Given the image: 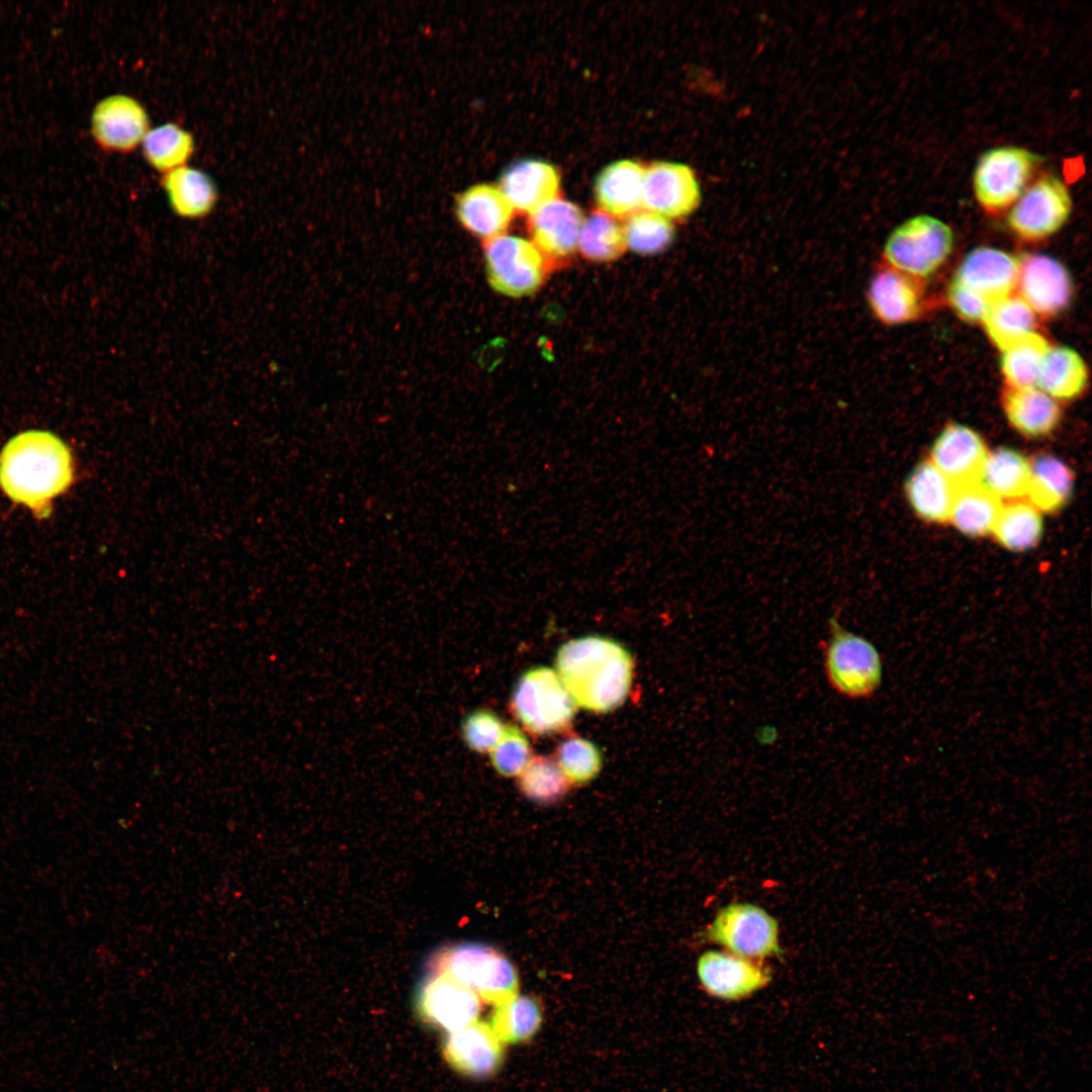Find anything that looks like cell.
Instances as JSON below:
<instances>
[{"label":"cell","instance_id":"obj_38","mask_svg":"<svg viewBox=\"0 0 1092 1092\" xmlns=\"http://www.w3.org/2000/svg\"><path fill=\"white\" fill-rule=\"evenodd\" d=\"M623 228L626 246L639 254L662 252L674 238V228L669 219L646 210L627 217Z\"/></svg>","mask_w":1092,"mask_h":1092},{"label":"cell","instance_id":"obj_39","mask_svg":"<svg viewBox=\"0 0 1092 1092\" xmlns=\"http://www.w3.org/2000/svg\"><path fill=\"white\" fill-rule=\"evenodd\" d=\"M557 759L567 780L575 784L589 782L602 766V756L597 746L578 736L567 738L559 745Z\"/></svg>","mask_w":1092,"mask_h":1092},{"label":"cell","instance_id":"obj_24","mask_svg":"<svg viewBox=\"0 0 1092 1092\" xmlns=\"http://www.w3.org/2000/svg\"><path fill=\"white\" fill-rule=\"evenodd\" d=\"M1002 406L1010 425L1033 438L1051 434L1062 416L1057 400L1038 387H1007L1002 394Z\"/></svg>","mask_w":1092,"mask_h":1092},{"label":"cell","instance_id":"obj_36","mask_svg":"<svg viewBox=\"0 0 1092 1092\" xmlns=\"http://www.w3.org/2000/svg\"><path fill=\"white\" fill-rule=\"evenodd\" d=\"M626 247L624 228L614 216L599 210L583 220L578 249L585 259L613 261L622 256Z\"/></svg>","mask_w":1092,"mask_h":1092},{"label":"cell","instance_id":"obj_30","mask_svg":"<svg viewBox=\"0 0 1092 1092\" xmlns=\"http://www.w3.org/2000/svg\"><path fill=\"white\" fill-rule=\"evenodd\" d=\"M1030 462V476L1026 495L1038 511L1053 512L1069 499L1073 488V474L1060 459L1041 454Z\"/></svg>","mask_w":1092,"mask_h":1092},{"label":"cell","instance_id":"obj_31","mask_svg":"<svg viewBox=\"0 0 1092 1092\" xmlns=\"http://www.w3.org/2000/svg\"><path fill=\"white\" fill-rule=\"evenodd\" d=\"M1030 462L1019 452L999 448L987 454L980 483L999 498L1017 499L1027 492Z\"/></svg>","mask_w":1092,"mask_h":1092},{"label":"cell","instance_id":"obj_41","mask_svg":"<svg viewBox=\"0 0 1092 1092\" xmlns=\"http://www.w3.org/2000/svg\"><path fill=\"white\" fill-rule=\"evenodd\" d=\"M504 729L498 716L488 710H477L468 714L461 725L462 737L467 746L481 753L494 747Z\"/></svg>","mask_w":1092,"mask_h":1092},{"label":"cell","instance_id":"obj_32","mask_svg":"<svg viewBox=\"0 0 1092 1092\" xmlns=\"http://www.w3.org/2000/svg\"><path fill=\"white\" fill-rule=\"evenodd\" d=\"M1051 345L1036 331L1000 351V370L1007 387H1037L1044 357Z\"/></svg>","mask_w":1092,"mask_h":1092},{"label":"cell","instance_id":"obj_37","mask_svg":"<svg viewBox=\"0 0 1092 1092\" xmlns=\"http://www.w3.org/2000/svg\"><path fill=\"white\" fill-rule=\"evenodd\" d=\"M519 785L529 799L550 804L566 794L569 781L551 757L538 755L531 758L520 774Z\"/></svg>","mask_w":1092,"mask_h":1092},{"label":"cell","instance_id":"obj_21","mask_svg":"<svg viewBox=\"0 0 1092 1092\" xmlns=\"http://www.w3.org/2000/svg\"><path fill=\"white\" fill-rule=\"evenodd\" d=\"M498 188L514 210L531 214L558 197L560 176L549 163L525 160L503 174Z\"/></svg>","mask_w":1092,"mask_h":1092},{"label":"cell","instance_id":"obj_25","mask_svg":"<svg viewBox=\"0 0 1092 1092\" xmlns=\"http://www.w3.org/2000/svg\"><path fill=\"white\" fill-rule=\"evenodd\" d=\"M162 185L171 208L181 217H203L212 210L217 199L211 178L187 165L165 173Z\"/></svg>","mask_w":1092,"mask_h":1092},{"label":"cell","instance_id":"obj_6","mask_svg":"<svg viewBox=\"0 0 1092 1092\" xmlns=\"http://www.w3.org/2000/svg\"><path fill=\"white\" fill-rule=\"evenodd\" d=\"M1042 161V157L1016 146H1000L985 151L973 172V191L978 204L988 213L1008 210L1019 198Z\"/></svg>","mask_w":1092,"mask_h":1092},{"label":"cell","instance_id":"obj_2","mask_svg":"<svg viewBox=\"0 0 1092 1092\" xmlns=\"http://www.w3.org/2000/svg\"><path fill=\"white\" fill-rule=\"evenodd\" d=\"M556 667L575 706L596 713L619 707L632 681L629 652L618 642L598 635L563 644L556 656Z\"/></svg>","mask_w":1092,"mask_h":1092},{"label":"cell","instance_id":"obj_42","mask_svg":"<svg viewBox=\"0 0 1092 1092\" xmlns=\"http://www.w3.org/2000/svg\"><path fill=\"white\" fill-rule=\"evenodd\" d=\"M946 300L954 313L969 324L982 323L992 303L953 277L946 288Z\"/></svg>","mask_w":1092,"mask_h":1092},{"label":"cell","instance_id":"obj_8","mask_svg":"<svg viewBox=\"0 0 1092 1092\" xmlns=\"http://www.w3.org/2000/svg\"><path fill=\"white\" fill-rule=\"evenodd\" d=\"M1073 200L1067 184L1044 174L1030 182L1008 209L1007 225L1025 242H1039L1057 234L1068 221Z\"/></svg>","mask_w":1092,"mask_h":1092},{"label":"cell","instance_id":"obj_17","mask_svg":"<svg viewBox=\"0 0 1092 1092\" xmlns=\"http://www.w3.org/2000/svg\"><path fill=\"white\" fill-rule=\"evenodd\" d=\"M867 300L873 315L880 323L898 326L911 323L921 315L924 294L920 280L887 265L872 276Z\"/></svg>","mask_w":1092,"mask_h":1092},{"label":"cell","instance_id":"obj_13","mask_svg":"<svg viewBox=\"0 0 1092 1092\" xmlns=\"http://www.w3.org/2000/svg\"><path fill=\"white\" fill-rule=\"evenodd\" d=\"M416 1008L428 1025L451 1032L477 1020L480 998L446 975L427 972L416 994Z\"/></svg>","mask_w":1092,"mask_h":1092},{"label":"cell","instance_id":"obj_10","mask_svg":"<svg viewBox=\"0 0 1092 1092\" xmlns=\"http://www.w3.org/2000/svg\"><path fill=\"white\" fill-rule=\"evenodd\" d=\"M705 937L746 959L780 956L778 922L752 904H730L720 909Z\"/></svg>","mask_w":1092,"mask_h":1092},{"label":"cell","instance_id":"obj_4","mask_svg":"<svg viewBox=\"0 0 1092 1092\" xmlns=\"http://www.w3.org/2000/svg\"><path fill=\"white\" fill-rule=\"evenodd\" d=\"M823 646L824 671L830 687L850 699H868L880 689L883 666L877 648L866 638L829 619Z\"/></svg>","mask_w":1092,"mask_h":1092},{"label":"cell","instance_id":"obj_11","mask_svg":"<svg viewBox=\"0 0 1092 1092\" xmlns=\"http://www.w3.org/2000/svg\"><path fill=\"white\" fill-rule=\"evenodd\" d=\"M1017 295L1037 315L1052 317L1070 304L1074 286L1067 268L1043 254H1023L1018 258Z\"/></svg>","mask_w":1092,"mask_h":1092},{"label":"cell","instance_id":"obj_22","mask_svg":"<svg viewBox=\"0 0 1092 1092\" xmlns=\"http://www.w3.org/2000/svg\"><path fill=\"white\" fill-rule=\"evenodd\" d=\"M455 213L467 232L487 241L504 235L514 209L498 187L478 184L458 196Z\"/></svg>","mask_w":1092,"mask_h":1092},{"label":"cell","instance_id":"obj_28","mask_svg":"<svg viewBox=\"0 0 1092 1092\" xmlns=\"http://www.w3.org/2000/svg\"><path fill=\"white\" fill-rule=\"evenodd\" d=\"M1001 508V498L982 483H969L956 486L949 519L962 533L981 536L992 532Z\"/></svg>","mask_w":1092,"mask_h":1092},{"label":"cell","instance_id":"obj_9","mask_svg":"<svg viewBox=\"0 0 1092 1092\" xmlns=\"http://www.w3.org/2000/svg\"><path fill=\"white\" fill-rule=\"evenodd\" d=\"M485 271L497 292L521 297L537 291L550 270L537 248L522 238L500 235L484 242Z\"/></svg>","mask_w":1092,"mask_h":1092},{"label":"cell","instance_id":"obj_26","mask_svg":"<svg viewBox=\"0 0 1092 1092\" xmlns=\"http://www.w3.org/2000/svg\"><path fill=\"white\" fill-rule=\"evenodd\" d=\"M1088 384L1082 356L1068 346H1051L1042 363L1037 387L1056 400L1080 396Z\"/></svg>","mask_w":1092,"mask_h":1092},{"label":"cell","instance_id":"obj_16","mask_svg":"<svg viewBox=\"0 0 1092 1092\" xmlns=\"http://www.w3.org/2000/svg\"><path fill=\"white\" fill-rule=\"evenodd\" d=\"M150 129L144 106L134 98L116 94L99 101L91 115L92 135L106 151L127 153L139 145Z\"/></svg>","mask_w":1092,"mask_h":1092},{"label":"cell","instance_id":"obj_35","mask_svg":"<svg viewBox=\"0 0 1092 1092\" xmlns=\"http://www.w3.org/2000/svg\"><path fill=\"white\" fill-rule=\"evenodd\" d=\"M142 147L147 162L165 174L186 165L194 151V140L181 126L165 123L149 129Z\"/></svg>","mask_w":1092,"mask_h":1092},{"label":"cell","instance_id":"obj_14","mask_svg":"<svg viewBox=\"0 0 1092 1092\" xmlns=\"http://www.w3.org/2000/svg\"><path fill=\"white\" fill-rule=\"evenodd\" d=\"M583 220L576 204L559 197L530 214L532 244L541 253L549 269L565 263L578 249Z\"/></svg>","mask_w":1092,"mask_h":1092},{"label":"cell","instance_id":"obj_29","mask_svg":"<svg viewBox=\"0 0 1092 1092\" xmlns=\"http://www.w3.org/2000/svg\"><path fill=\"white\" fill-rule=\"evenodd\" d=\"M981 324L989 341L1002 351L1035 332L1036 314L1013 293L993 301Z\"/></svg>","mask_w":1092,"mask_h":1092},{"label":"cell","instance_id":"obj_19","mask_svg":"<svg viewBox=\"0 0 1092 1092\" xmlns=\"http://www.w3.org/2000/svg\"><path fill=\"white\" fill-rule=\"evenodd\" d=\"M988 452L973 429L951 424L942 430L931 449V463L954 486L980 482Z\"/></svg>","mask_w":1092,"mask_h":1092},{"label":"cell","instance_id":"obj_5","mask_svg":"<svg viewBox=\"0 0 1092 1092\" xmlns=\"http://www.w3.org/2000/svg\"><path fill=\"white\" fill-rule=\"evenodd\" d=\"M954 238L948 224L929 214L912 216L896 226L884 245L887 265L922 280L951 254Z\"/></svg>","mask_w":1092,"mask_h":1092},{"label":"cell","instance_id":"obj_27","mask_svg":"<svg viewBox=\"0 0 1092 1092\" xmlns=\"http://www.w3.org/2000/svg\"><path fill=\"white\" fill-rule=\"evenodd\" d=\"M954 492V484L930 461L919 464L906 482L910 505L920 517L931 522L949 519Z\"/></svg>","mask_w":1092,"mask_h":1092},{"label":"cell","instance_id":"obj_34","mask_svg":"<svg viewBox=\"0 0 1092 1092\" xmlns=\"http://www.w3.org/2000/svg\"><path fill=\"white\" fill-rule=\"evenodd\" d=\"M992 532L996 540L1009 550L1030 549L1041 537L1040 513L1029 502L1015 499L1002 506Z\"/></svg>","mask_w":1092,"mask_h":1092},{"label":"cell","instance_id":"obj_1","mask_svg":"<svg viewBox=\"0 0 1092 1092\" xmlns=\"http://www.w3.org/2000/svg\"><path fill=\"white\" fill-rule=\"evenodd\" d=\"M74 479L69 447L55 434L29 430L11 438L0 453V487L10 499L44 519L52 500Z\"/></svg>","mask_w":1092,"mask_h":1092},{"label":"cell","instance_id":"obj_12","mask_svg":"<svg viewBox=\"0 0 1092 1092\" xmlns=\"http://www.w3.org/2000/svg\"><path fill=\"white\" fill-rule=\"evenodd\" d=\"M701 189L695 172L686 164L655 162L645 168L642 208L667 219L691 215L700 205Z\"/></svg>","mask_w":1092,"mask_h":1092},{"label":"cell","instance_id":"obj_7","mask_svg":"<svg viewBox=\"0 0 1092 1092\" xmlns=\"http://www.w3.org/2000/svg\"><path fill=\"white\" fill-rule=\"evenodd\" d=\"M516 718L531 733L547 735L568 728L576 706L558 674L546 666L526 671L511 699Z\"/></svg>","mask_w":1092,"mask_h":1092},{"label":"cell","instance_id":"obj_40","mask_svg":"<svg viewBox=\"0 0 1092 1092\" xmlns=\"http://www.w3.org/2000/svg\"><path fill=\"white\" fill-rule=\"evenodd\" d=\"M490 759L498 774L505 777L520 775L531 759L527 737L518 727L505 726L499 740L490 750Z\"/></svg>","mask_w":1092,"mask_h":1092},{"label":"cell","instance_id":"obj_18","mask_svg":"<svg viewBox=\"0 0 1092 1092\" xmlns=\"http://www.w3.org/2000/svg\"><path fill=\"white\" fill-rule=\"evenodd\" d=\"M443 1054L457 1072L473 1078H486L500 1068L504 1050L489 1023L475 1020L448 1032Z\"/></svg>","mask_w":1092,"mask_h":1092},{"label":"cell","instance_id":"obj_23","mask_svg":"<svg viewBox=\"0 0 1092 1092\" xmlns=\"http://www.w3.org/2000/svg\"><path fill=\"white\" fill-rule=\"evenodd\" d=\"M645 168L632 160L608 165L599 174L595 194L602 211L614 217H629L642 208Z\"/></svg>","mask_w":1092,"mask_h":1092},{"label":"cell","instance_id":"obj_20","mask_svg":"<svg viewBox=\"0 0 1092 1092\" xmlns=\"http://www.w3.org/2000/svg\"><path fill=\"white\" fill-rule=\"evenodd\" d=\"M1017 275V257L1000 249L978 247L965 256L953 278L993 302L1014 293Z\"/></svg>","mask_w":1092,"mask_h":1092},{"label":"cell","instance_id":"obj_15","mask_svg":"<svg viewBox=\"0 0 1092 1092\" xmlns=\"http://www.w3.org/2000/svg\"><path fill=\"white\" fill-rule=\"evenodd\" d=\"M699 980L705 991L724 1000H740L764 988L771 980L769 970L749 959L710 950L703 953L697 965Z\"/></svg>","mask_w":1092,"mask_h":1092},{"label":"cell","instance_id":"obj_3","mask_svg":"<svg viewBox=\"0 0 1092 1092\" xmlns=\"http://www.w3.org/2000/svg\"><path fill=\"white\" fill-rule=\"evenodd\" d=\"M428 973L446 975L494 1005L515 996L518 976L513 964L492 946L462 942L432 956Z\"/></svg>","mask_w":1092,"mask_h":1092},{"label":"cell","instance_id":"obj_33","mask_svg":"<svg viewBox=\"0 0 1092 1092\" xmlns=\"http://www.w3.org/2000/svg\"><path fill=\"white\" fill-rule=\"evenodd\" d=\"M541 1021L542 1010L537 1000L516 994L495 1005L489 1025L502 1043H518L531 1038Z\"/></svg>","mask_w":1092,"mask_h":1092}]
</instances>
